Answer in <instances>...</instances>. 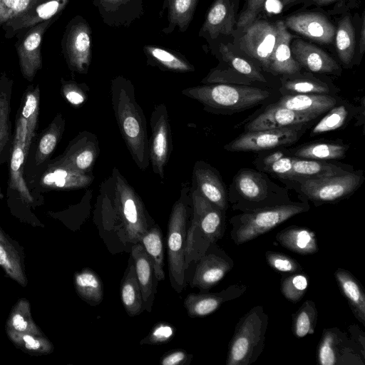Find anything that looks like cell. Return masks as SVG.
Returning <instances> with one entry per match:
<instances>
[{"label":"cell","instance_id":"obj_1","mask_svg":"<svg viewBox=\"0 0 365 365\" xmlns=\"http://www.w3.org/2000/svg\"><path fill=\"white\" fill-rule=\"evenodd\" d=\"M110 94L112 108L127 148L138 168L149 166V140L147 122L137 103L133 83L123 76L110 81Z\"/></svg>","mask_w":365,"mask_h":365},{"label":"cell","instance_id":"obj_2","mask_svg":"<svg viewBox=\"0 0 365 365\" xmlns=\"http://www.w3.org/2000/svg\"><path fill=\"white\" fill-rule=\"evenodd\" d=\"M99 198L119 220L127 240L133 244L140 242L150 227L148 213L140 197L118 168H114L102 182Z\"/></svg>","mask_w":365,"mask_h":365},{"label":"cell","instance_id":"obj_3","mask_svg":"<svg viewBox=\"0 0 365 365\" xmlns=\"http://www.w3.org/2000/svg\"><path fill=\"white\" fill-rule=\"evenodd\" d=\"M190 194L192 210L190 226L186 234V269L215 244L225 230V212L205 199L196 189L192 187Z\"/></svg>","mask_w":365,"mask_h":365},{"label":"cell","instance_id":"obj_4","mask_svg":"<svg viewBox=\"0 0 365 365\" xmlns=\"http://www.w3.org/2000/svg\"><path fill=\"white\" fill-rule=\"evenodd\" d=\"M182 93L197 101L204 109L215 113L240 112L266 99L270 93L259 88L230 83H206L185 88Z\"/></svg>","mask_w":365,"mask_h":365},{"label":"cell","instance_id":"obj_5","mask_svg":"<svg viewBox=\"0 0 365 365\" xmlns=\"http://www.w3.org/2000/svg\"><path fill=\"white\" fill-rule=\"evenodd\" d=\"M190 188L185 185L170 215L167 232L169 276L172 287L180 293L186 287L185 248L187 223L192 214Z\"/></svg>","mask_w":365,"mask_h":365},{"label":"cell","instance_id":"obj_6","mask_svg":"<svg viewBox=\"0 0 365 365\" xmlns=\"http://www.w3.org/2000/svg\"><path fill=\"white\" fill-rule=\"evenodd\" d=\"M268 316L257 306L242 317L236 326L230 344L227 365H250L264 349Z\"/></svg>","mask_w":365,"mask_h":365},{"label":"cell","instance_id":"obj_7","mask_svg":"<svg viewBox=\"0 0 365 365\" xmlns=\"http://www.w3.org/2000/svg\"><path fill=\"white\" fill-rule=\"evenodd\" d=\"M307 210V204L286 203L245 212L231 220L232 238L237 245L247 242Z\"/></svg>","mask_w":365,"mask_h":365},{"label":"cell","instance_id":"obj_8","mask_svg":"<svg viewBox=\"0 0 365 365\" xmlns=\"http://www.w3.org/2000/svg\"><path fill=\"white\" fill-rule=\"evenodd\" d=\"M364 180L361 173L347 172L339 175L297 181L301 194L314 202H332L354 192Z\"/></svg>","mask_w":365,"mask_h":365},{"label":"cell","instance_id":"obj_9","mask_svg":"<svg viewBox=\"0 0 365 365\" xmlns=\"http://www.w3.org/2000/svg\"><path fill=\"white\" fill-rule=\"evenodd\" d=\"M91 28L81 15L72 18L61 39L62 53L69 70L86 74L91 61Z\"/></svg>","mask_w":365,"mask_h":365},{"label":"cell","instance_id":"obj_10","mask_svg":"<svg viewBox=\"0 0 365 365\" xmlns=\"http://www.w3.org/2000/svg\"><path fill=\"white\" fill-rule=\"evenodd\" d=\"M307 125L246 131L227 144L225 149L232 152H257L287 146L300 138Z\"/></svg>","mask_w":365,"mask_h":365},{"label":"cell","instance_id":"obj_11","mask_svg":"<svg viewBox=\"0 0 365 365\" xmlns=\"http://www.w3.org/2000/svg\"><path fill=\"white\" fill-rule=\"evenodd\" d=\"M46 163L40 174L27 180L26 184L31 190L39 192L78 190L87 187L94 180L93 173L77 171L58 158Z\"/></svg>","mask_w":365,"mask_h":365},{"label":"cell","instance_id":"obj_12","mask_svg":"<svg viewBox=\"0 0 365 365\" xmlns=\"http://www.w3.org/2000/svg\"><path fill=\"white\" fill-rule=\"evenodd\" d=\"M337 328L324 329L317 349L320 365L364 364V352Z\"/></svg>","mask_w":365,"mask_h":365},{"label":"cell","instance_id":"obj_13","mask_svg":"<svg viewBox=\"0 0 365 365\" xmlns=\"http://www.w3.org/2000/svg\"><path fill=\"white\" fill-rule=\"evenodd\" d=\"M150 123L152 134L149 140V161L153 173L164 179V169L173 149L169 115L164 103L155 106Z\"/></svg>","mask_w":365,"mask_h":365},{"label":"cell","instance_id":"obj_14","mask_svg":"<svg viewBox=\"0 0 365 365\" xmlns=\"http://www.w3.org/2000/svg\"><path fill=\"white\" fill-rule=\"evenodd\" d=\"M31 144L27 138V126L25 119L17 113L12 148L9 158V187L17 192L19 197L27 205L34 202V197L24 178L25 159L29 155Z\"/></svg>","mask_w":365,"mask_h":365},{"label":"cell","instance_id":"obj_15","mask_svg":"<svg viewBox=\"0 0 365 365\" xmlns=\"http://www.w3.org/2000/svg\"><path fill=\"white\" fill-rule=\"evenodd\" d=\"M244 29L240 39V49L269 71L277 35L276 25L264 20H255Z\"/></svg>","mask_w":365,"mask_h":365},{"label":"cell","instance_id":"obj_16","mask_svg":"<svg viewBox=\"0 0 365 365\" xmlns=\"http://www.w3.org/2000/svg\"><path fill=\"white\" fill-rule=\"evenodd\" d=\"M57 18L42 21L29 29L17 38L15 43L22 76L32 82L37 72L42 68L41 43L47 29Z\"/></svg>","mask_w":365,"mask_h":365},{"label":"cell","instance_id":"obj_17","mask_svg":"<svg viewBox=\"0 0 365 365\" xmlns=\"http://www.w3.org/2000/svg\"><path fill=\"white\" fill-rule=\"evenodd\" d=\"M69 1L34 0L26 10L3 26L4 37L17 38L42 21L59 19Z\"/></svg>","mask_w":365,"mask_h":365},{"label":"cell","instance_id":"obj_18","mask_svg":"<svg viewBox=\"0 0 365 365\" xmlns=\"http://www.w3.org/2000/svg\"><path fill=\"white\" fill-rule=\"evenodd\" d=\"M235 189L239 194L240 202H247L244 210H247L250 203L252 207L250 211L255 209V204L257 209L270 207L267 202H272V193L274 192L272 187L274 185L265 175L256 172L253 170L242 169L237 173L234 178Z\"/></svg>","mask_w":365,"mask_h":365},{"label":"cell","instance_id":"obj_19","mask_svg":"<svg viewBox=\"0 0 365 365\" xmlns=\"http://www.w3.org/2000/svg\"><path fill=\"white\" fill-rule=\"evenodd\" d=\"M99 153V143L96 135L85 130L73 138L64 152L57 158L77 171L92 173Z\"/></svg>","mask_w":365,"mask_h":365},{"label":"cell","instance_id":"obj_20","mask_svg":"<svg viewBox=\"0 0 365 365\" xmlns=\"http://www.w3.org/2000/svg\"><path fill=\"white\" fill-rule=\"evenodd\" d=\"M191 287L207 290L215 286L233 267V261L218 250L207 252L197 261Z\"/></svg>","mask_w":365,"mask_h":365},{"label":"cell","instance_id":"obj_21","mask_svg":"<svg viewBox=\"0 0 365 365\" xmlns=\"http://www.w3.org/2000/svg\"><path fill=\"white\" fill-rule=\"evenodd\" d=\"M192 187L205 199L225 212L228 197L218 172L203 161H197L192 171Z\"/></svg>","mask_w":365,"mask_h":365},{"label":"cell","instance_id":"obj_22","mask_svg":"<svg viewBox=\"0 0 365 365\" xmlns=\"http://www.w3.org/2000/svg\"><path fill=\"white\" fill-rule=\"evenodd\" d=\"M103 23L128 27L144 14L143 0H93Z\"/></svg>","mask_w":365,"mask_h":365},{"label":"cell","instance_id":"obj_23","mask_svg":"<svg viewBox=\"0 0 365 365\" xmlns=\"http://www.w3.org/2000/svg\"><path fill=\"white\" fill-rule=\"evenodd\" d=\"M237 0H215L206 15L200 36L215 39L230 35L236 25Z\"/></svg>","mask_w":365,"mask_h":365},{"label":"cell","instance_id":"obj_24","mask_svg":"<svg viewBox=\"0 0 365 365\" xmlns=\"http://www.w3.org/2000/svg\"><path fill=\"white\" fill-rule=\"evenodd\" d=\"M318 117L314 114L269 105L262 113L247 124L245 130L255 131L299 125L308 123Z\"/></svg>","mask_w":365,"mask_h":365},{"label":"cell","instance_id":"obj_25","mask_svg":"<svg viewBox=\"0 0 365 365\" xmlns=\"http://www.w3.org/2000/svg\"><path fill=\"white\" fill-rule=\"evenodd\" d=\"M246 290L243 284H232L216 293H191L187 295L184 306L187 315L191 318L207 316L228 301L239 297Z\"/></svg>","mask_w":365,"mask_h":365},{"label":"cell","instance_id":"obj_26","mask_svg":"<svg viewBox=\"0 0 365 365\" xmlns=\"http://www.w3.org/2000/svg\"><path fill=\"white\" fill-rule=\"evenodd\" d=\"M287 27L314 41L329 43L335 29L326 16L319 13L307 12L292 15L284 21Z\"/></svg>","mask_w":365,"mask_h":365},{"label":"cell","instance_id":"obj_27","mask_svg":"<svg viewBox=\"0 0 365 365\" xmlns=\"http://www.w3.org/2000/svg\"><path fill=\"white\" fill-rule=\"evenodd\" d=\"M14 80L5 71L0 73V166L9 160L14 134L10 115Z\"/></svg>","mask_w":365,"mask_h":365},{"label":"cell","instance_id":"obj_28","mask_svg":"<svg viewBox=\"0 0 365 365\" xmlns=\"http://www.w3.org/2000/svg\"><path fill=\"white\" fill-rule=\"evenodd\" d=\"M291 51L300 66L312 72L333 73L339 70L336 62L325 51L302 40H294Z\"/></svg>","mask_w":365,"mask_h":365},{"label":"cell","instance_id":"obj_29","mask_svg":"<svg viewBox=\"0 0 365 365\" xmlns=\"http://www.w3.org/2000/svg\"><path fill=\"white\" fill-rule=\"evenodd\" d=\"M0 266L6 274L20 285L28 280L25 272L24 253L21 246L0 227Z\"/></svg>","mask_w":365,"mask_h":365},{"label":"cell","instance_id":"obj_30","mask_svg":"<svg viewBox=\"0 0 365 365\" xmlns=\"http://www.w3.org/2000/svg\"><path fill=\"white\" fill-rule=\"evenodd\" d=\"M277 39L270 58L269 71L273 73L293 75L301 66L294 60L291 51L292 35L282 21L276 23Z\"/></svg>","mask_w":365,"mask_h":365},{"label":"cell","instance_id":"obj_31","mask_svg":"<svg viewBox=\"0 0 365 365\" xmlns=\"http://www.w3.org/2000/svg\"><path fill=\"white\" fill-rule=\"evenodd\" d=\"M131 257L141 290L144 309L150 312L155 292L153 262L140 242L132 246Z\"/></svg>","mask_w":365,"mask_h":365},{"label":"cell","instance_id":"obj_32","mask_svg":"<svg viewBox=\"0 0 365 365\" xmlns=\"http://www.w3.org/2000/svg\"><path fill=\"white\" fill-rule=\"evenodd\" d=\"M336 103L337 99L329 94H287L270 105L320 116Z\"/></svg>","mask_w":365,"mask_h":365},{"label":"cell","instance_id":"obj_33","mask_svg":"<svg viewBox=\"0 0 365 365\" xmlns=\"http://www.w3.org/2000/svg\"><path fill=\"white\" fill-rule=\"evenodd\" d=\"M199 0H165L163 9L167 11V26L162 32L170 34L175 29L184 33L188 29Z\"/></svg>","mask_w":365,"mask_h":365},{"label":"cell","instance_id":"obj_34","mask_svg":"<svg viewBox=\"0 0 365 365\" xmlns=\"http://www.w3.org/2000/svg\"><path fill=\"white\" fill-rule=\"evenodd\" d=\"M143 51L148 63L163 71L187 73L195 71V67L181 53L158 46L145 45Z\"/></svg>","mask_w":365,"mask_h":365},{"label":"cell","instance_id":"obj_35","mask_svg":"<svg viewBox=\"0 0 365 365\" xmlns=\"http://www.w3.org/2000/svg\"><path fill=\"white\" fill-rule=\"evenodd\" d=\"M277 241L284 247L300 255H311L318 251L314 232L302 227H289L277 233Z\"/></svg>","mask_w":365,"mask_h":365},{"label":"cell","instance_id":"obj_36","mask_svg":"<svg viewBox=\"0 0 365 365\" xmlns=\"http://www.w3.org/2000/svg\"><path fill=\"white\" fill-rule=\"evenodd\" d=\"M66 121L61 113H58L41 133L34 154V165L46 163L61 140L65 130Z\"/></svg>","mask_w":365,"mask_h":365},{"label":"cell","instance_id":"obj_37","mask_svg":"<svg viewBox=\"0 0 365 365\" xmlns=\"http://www.w3.org/2000/svg\"><path fill=\"white\" fill-rule=\"evenodd\" d=\"M334 276L357 319L365 325V294L359 282L348 271L338 269Z\"/></svg>","mask_w":365,"mask_h":365},{"label":"cell","instance_id":"obj_38","mask_svg":"<svg viewBox=\"0 0 365 365\" xmlns=\"http://www.w3.org/2000/svg\"><path fill=\"white\" fill-rule=\"evenodd\" d=\"M120 284V298L123 307L130 317L139 315L144 310L140 287L137 279L132 257Z\"/></svg>","mask_w":365,"mask_h":365},{"label":"cell","instance_id":"obj_39","mask_svg":"<svg viewBox=\"0 0 365 365\" xmlns=\"http://www.w3.org/2000/svg\"><path fill=\"white\" fill-rule=\"evenodd\" d=\"M74 287L78 295L91 306L101 303L103 299V284L96 272L85 268L74 274Z\"/></svg>","mask_w":365,"mask_h":365},{"label":"cell","instance_id":"obj_40","mask_svg":"<svg viewBox=\"0 0 365 365\" xmlns=\"http://www.w3.org/2000/svg\"><path fill=\"white\" fill-rule=\"evenodd\" d=\"M348 148L349 146L341 143L317 142L303 145L288 152L298 158L327 160L344 158Z\"/></svg>","mask_w":365,"mask_h":365},{"label":"cell","instance_id":"obj_41","mask_svg":"<svg viewBox=\"0 0 365 365\" xmlns=\"http://www.w3.org/2000/svg\"><path fill=\"white\" fill-rule=\"evenodd\" d=\"M350 172L342 167L324 160L303 159L294 157L292 181L307 178L330 176Z\"/></svg>","mask_w":365,"mask_h":365},{"label":"cell","instance_id":"obj_42","mask_svg":"<svg viewBox=\"0 0 365 365\" xmlns=\"http://www.w3.org/2000/svg\"><path fill=\"white\" fill-rule=\"evenodd\" d=\"M40 112V87L31 84L26 89L18 113L27 126V138L30 144L36 135Z\"/></svg>","mask_w":365,"mask_h":365},{"label":"cell","instance_id":"obj_43","mask_svg":"<svg viewBox=\"0 0 365 365\" xmlns=\"http://www.w3.org/2000/svg\"><path fill=\"white\" fill-rule=\"evenodd\" d=\"M140 243L153 262L156 280H164L163 238L160 227L156 224L149 227L148 230L142 237Z\"/></svg>","mask_w":365,"mask_h":365},{"label":"cell","instance_id":"obj_44","mask_svg":"<svg viewBox=\"0 0 365 365\" xmlns=\"http://www.w3.org/2000/svg\"><path fill=\"white\" fill-rule=\"evenodd\" d=\"M6 331L21 334H43L33 320L30 304L26 299H20L14 306L7 319Z\"/></svg>","mask_w":365,"mask_h":365},{"label":"cell","instance_id":"obj_45","mask_svg":"<svg viewBox=\"0 0 365 365\" xmlns=\"http://www.w3.org/2000/svg\"><path fill=\"white\" fill-rule=\"evenodd\" d=\"M12 343L19 349L32 355L48 354L53 351L51 342L44 334H21L6 331Z\"/></svg>","mask_w":365,"mask_h":365},{"label":"cell","instance_id":"obj_46","mask_svg":"<svg viewBox=\"0 0 365 365\" xmlns=\"http://www.w3.org/2000/svg\"><path fill=\"white\" fill-rule=\"evenodd\" d=\"M336 48L340 60L349 65L354 56L355 48V31L349 16L343 18L336 33Z\"/></svg>","mask_w":365,"mask_h":365},{"label":"cell","instance_id":"obj_47","mask_svg":"<svg viewBox=\"0 0 365 365\" xmlns=\"http://www.w3.org/2000/svg\"><path fill=\"white\" fill-rule=\"evenodd\" d=\"M280 91L283 95H328L330 93V88L327 83L315 78H293L282 80Z\"/></svg>","mask_w":365,"mask_h":365},{"label":"cell","instance_id":"obj_48","mask_svg":"<svg viewBox=\"0 0 365 365\" xmlns=\"http://www.w3.org/2000/svg\"><path fill=\"white\" fill-rule=\"evenodd\" d=\"M354 109L349 108L345 105H335L312 128L310 135L314 136L339 129L349 121V117H351L355 111Z\"/></svg>","mask_w":365,"mask_h":365},{"label":"cell","instance_id":"obj_49","mask_svg":"<svg viewBox=\"0 0 365 365\" xmlns=\"http://www.w3.org/2000/svg\"><path fill=\"white\" fill-rule=\"evenodd\" d=\"M293 332L297 337L302 338L314 332L317 311L312 300H307L295 313L293 319Z\"/></svg>","mask_w":365,"mask_h":365},{"label":"cell","instance_id":"obj_50","mask_svg":"<svg viewBox=\"0 0 365 365\" xmlns=\"http://www.w3.org/2000/svg\"><path fill=\"white\" fill-rule=\"evenodd\" d=\"M220 52L225 61L229 63L235 71L249 81L267 82L264 76L252 63L234 53L227 46L220 44Z\"/></svg>","mask_w":365,"mask_h":365},{"label":"cell","instance_id":"obj_51","mask_svg":"<svg viewBox=\"0 0 365 365\" xmlns=\"http://www.w3.org/2000/svg\"><path fill=\"white\" fill-rule=\"evenodd\" d=\"M309 286L306 274L299 272L292 273L281 282L280 289L285 298L292 302H297L303 297Z\"/></svg>","mask_w":365,"mask_h":365},{"label":"cell","instance_id":"obj_52","mask_svg":"<svg viewBox=\"0 0 365 365\" xmlns=\"http://www.w3.org/2000/svg\"><path fill=\"white\" fill-rule=\"evenodd\" d=\"M88 86L74 81L61 79V92L63 98L73 106H80L88 99Z\"/></svg>","mask_w":365,"mask_h":365},{"label":"cell","instance_id":"obj_53","mask_svg":"<svg viewBox=\"0 0 365 365\" xmlns=\"http://www.w3.org/2000/svg\"><path fill=\"white\" fill-rule=\"evenodd\" d=\"M176 329L172 324L161 322L155 324L140 344L158 345L168 343L174 336Z\"/></svg>","mask_w":365,"mask_h":365},{"label":"cell","instance_id":"obj_54","mask_svg":"<svg viewBox=\"0 0 365 365\" xmlns=\"http://www.w3.org/2000/svg\"><path fill=\"white\" fill-rule=\"evenodd\" d=\"M265 257L267 264L278 272L292 274L302 271L301 265L287 255L269 251Z\"/></svg>","mask_w":365,"mask_h":365},{"label":"cell","instance_id":"obj_55","mask_svg":"<svg viewBox=\"0 0 365 365\" xmlns=\"http://www.w3.org/2000/svg\"><path fill=\"white\" fill-rule=\"evenodd\" d=\"M34 0H0V30L8 21L26 10Z\"/></svg>","mask_w":365,"mask_h":365},{"label":"cell","instance_id":"obj_56","mask_svg":"<svg viewBox=\"0 0 365 365\" xmlns=\"http://www.w3.org/2000/svg\"><path fill=\"white\" fill-rule=\"evenodd\" d=\"M294 157L284 155L270 165L262 169L261 171L277 175L278 178L286 180H292V167Z\"/></svg>","mask_w":365,"mask_h":365},{"label":"cell","instance_id":"obj_57","mask_svg":"<svg viewBox=\"0 0 365 365\" xmlns=\"http://www.w3.org/2000/svg\"><path fill=\"white\" fill-rule=\"evenodd\" d=\"M267 0H247L236 23L237 29H244L257 19Z\"/></svg>","mask_w":365,"mask_h":365},{"label":"cell","instance_id":"obj_58","mask_svg":"<svg viewBox=\"0 0 365 365\" xmlns=\"http://www.w3.org/2000/svg\"><path fill=\"white\" fill-rule=\"evenodd\" d=\"M192 354L182 349L173 350L166 353L160 359L161 365H184L192 360Z\"/></svg>","mask_w":365,"mask_h":365},{"label":"cell","instance_id":"obj_59","mask_svg":"<svg viewBox=\"0 0 365 365\" xmlns=\"http://www.w3.org/2000/svg\"><path fill=\"white\" fill-rule=\"evenodd\" d=\"M365 49V16L364 13L362 15L361 26L360 31V40H359V51L362 54Z\"/></svg>","mask_w":365,"mask_h":365},{"label":"cell","instance_id":"obj_60","mask_svg":"<svg viewBox=\"0 0 365 365\" xmlns=\"http://www.w3.org/2000/svg\"><path fill=\"white\" fill-rule=\"evenodd\" d=\"M338 0H314V2L317 6L327 5Z\"/></svg>","mask_w":365,"mask_h":365},{"label":"cell","instance_id":"obj_61","mask_svg":"<svg viewBox=\"0 0 365 365\" xmlns=\"http://www.w3.org/2000/svg\"><path fill=\"white\" fill-rule=\"evenodd\" d=\"M280 1L284 6H287L292 3L297 1L298 0H280Z\"/></svg>","mask_w":365,"mask_h":365}]
</instances>
